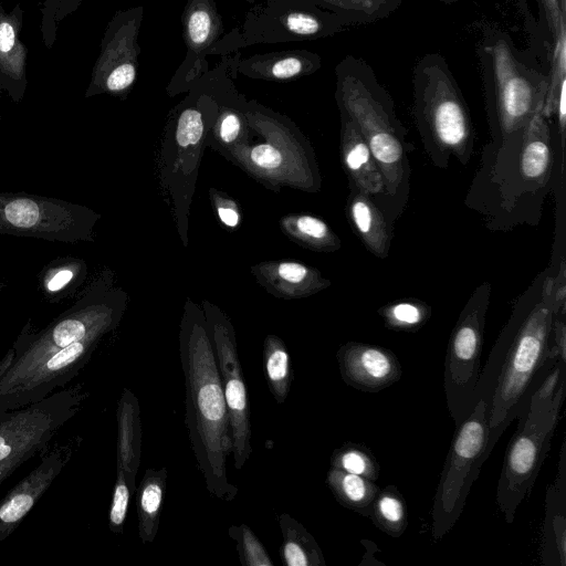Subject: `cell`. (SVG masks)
I'll list each match as a JSON object with an SVG mask.
<instances>
[{
	"instance_id": "1",
	"label": "cell",
	"mask_w": 566,
	"mask_h": 566,
	"mask_svg": "<svg viewBox=\"0 0 566 566\" xmlns=\"http://www.w3.org/2000/svg\"><path fill=\"white\" fill-rule=\"evenodd\" d=\"M563 255H554L518 297L480 370L476 400L490 407L486 458L512 420L526 413L532 394L558 360L549 355V343L557 313L554 280Z\"/></svg>"
},
{
	"instance_id": "2",
	"label": "cell",
	"mask_w": 566,
	"mask_h": 566,
	"mask_svg": "<svg viewBox=\"0 0 566 566\" xmlns=\"http://www.w3.org/2000/svg\"><path fill=\"white\" fill-rule=\"evenodd\" d=\"M551 120L536 114L522 129L483 146L464 198L491 231L539 223L547 195L565 186Z\"/></svg>"
},
{
	"instance_id": "3",
	"label": "cell",
	"mask_w": 566,
	"mask_h": 566,
	"mask_svg": "<svg viewBox=\"0 0 566 566\" xmlns=\"http://www.w3.org/2000/svg\"><path fill=\"white\" fill-rule=\"evenodd\" d=\"M179 339L191 449L208 492L217 499L232 501L238 489L227 474V459L232 450L229 415L205 318L188 314Z\"/></svg>"
},
{
	"instance_id": "4",
	"label": "cell",
	"mask_w": 566,
	"mask_h": 566,
	"mask_svg": "<svg viewBox=\"0 0 566 566\" xmlns=\"http://www.w3.org/2000/svg\"><path fill=\"white\" fill-rule=\"evenodd\" d=\"M336 76L339 109L356 124L371 150L384 180L378 205L394 223L405 210L410 192L407 129L395 112L390 94L366 61L346 56L336 67Z\"/></svg>"
},
{
	"instance_id": "5",
	"label": "cell",
	"mask_w": 566,
	"mask_h": 566,
	"mask_svg": "<svg viewBox=\"0 0 566 566\" xmlns=\"http://www.w3.org/2000/svg\"><path fill=\"white\" fill-rule=\"evenodd\" d=\"M413 116L423 149L431 163L448 168L451 158L467 165L474 147L468 105L444 57L422 55L412 75Z\"/></svg>"
},
{
	"instance_id": "6",
	"label": "cell",
	"mask_w": 566,
	"mask_h": 566,
	"mask_svg": "<svg viewBox=\"0 0 566 566\" xmlns=\"http://www.w3.org/2000/svg\"><path fill=\"white\" fill-rule=\"evenodd\" d=\"M478 56L491 140L501 142L542 112L547 74L527 63L511 38L496 29H486Z\"/></svg>"
},
{
	"instance_id": "7",
	"label": "cell",
	"mask_w": 566,
	"mask_h": 566,
	"mask_svg": "<svg viewBox=\"0 0 566 566\" xmlns=\"http://www.w3.org/2000/svg\"><path fill=\"white\" fill-rule=\"evenodd\" d=\"M566 378L562 379L552 400L530 402L518 423L504 457L496 486V503L509 524L516 510L531 493L551 448L565 399Z\"/></svg>"
},
{
	"instance_id": "8",
	"label": "cell",
	"mask_w": 566,
	"mask_h": 566,
	"mask_svg": "<svg viewBox=\"0 0 566 566\" xmlns=\"http://www.w3.org/2000/svg\"><path fill=\"white\" fill-rule=\"evenodd\" d=\"M489 405L479 399L472 412L455 427L431 511L432 536L442 539L455 525L478 479L489 442Z\"/></svg>"
},
{
	"instance_id": "9",
	"label": "cell",
	"mask_w": 566,
	"mask_h": 566,
	"mask_svg": "<svg viewBox=\"0 0 566 566\" xmlns=\"http://www.w3.org/2000/svg\"><path fill=\"white\" fill-rule=\"evenodd\" d=\"M85 399L83 386L76 384L24 407L0 410V485L31 458L46 452Z\"/></svg>"
},
{
	"instance_id": "10",
	"label": "cell",
	"mask_w": 566,
	"mask_h": 566,
	"mask_svg": "<svg viewBox=\"0 0 566 566\" xmlns=\"http://www.w3.org/2000/svg\"><path fill=\"white\" fill-rule=\"evenodd\" d=\"M119 316L114 303L88 292L44 328L34 331L28 323L12 345L14 358L0 378V392L57 350L95 332H111Z\"/></svg>"
},
{
	"instance_id": "11",
	"label": "cell",
	"mask_w": 566,
	"mask_h": 566,
	"mask_svg": "<svg viewBox=\"0 0 566 566\" xmlns=\"http://www.w3.org/2000/svg\"><path fill=\"white\" fill-rule=\"evenodd\" d=\"M491 284L476 286L450 334L443 369V389L458 427L474 409Z\"/></svg>"
},
{
	"instance_id": "12",
	"label": "cell",
	"mask_w": 566,
	"mask_h": 566,
	"mask_svg": "<svg viewBox=\"0 0 566 566\" xmlns=\"http://www.w3.org/2000/svg\"><path fill=\"white\" fill-rule=\"evenodd\" d=\"M96 214L65 200L0 192V234L77 243L91 239Z\"/></svg>"
},
{
	"instance_id": "13",
	"label": "cell",
	"mask_w": 566,
	"mask_h": 566,
	"mask_svg": "<svg viewBox=\"0 0 566 566\" xmlns=\"http://www.w3.org/2000/svg\"><path fill=\"white\" fill-rule=\"evenodd\" d=\"M206 323L229 415L234 468L241 470L252 453V431L235 334L230 322L216 308L207 310Z\"/></svg>"
},
{
	"instance_id": "14",
	"label": "cell",
	"mask_w": 566,
	"mask_h": 566,
	"mask_svg": "<svg viewBox=\"0 0 566 566\" xmlns=\"http://www.w3.org/2000/svg\"><path fill=\"white\" fill-rule=\"evenodd\" d=\"M140 20L142 8H135L116 12L108 22L85 97L102 93L119 94L133 85L138 67Z\"/></svg>"
},
{
	"instance_id": "15",
	"label": "cell",
	"mask_w": 566,
	"mask_h": 566,
	"mask_svg": "<svg viewBox=\"0 0 566 566\" xmlns=\"http://www.w3.org/2000/svg\"><path fill=\"white\" fill-rule=\"evenodd\" d=\"M81 438L72 437L55 444L39 464L0 501V543L23 522L36 502L48 491L56 476L77 450Z\"/></svg>"
},
{
	"instance_id": "16",
	"label": "cell",
	"mask_w": 566,
	"mask_h": 566,
	"mask_svg": "<svg viewBox=\"0 0 566 566\" xmlns=\"http://www.w3.org/2000/svg\"><path fill=\"white\" fill-rule=\"evenodd\" d=\"M343 381L364 392H378L398 380L402 367L392 350L374 344L348 342L336 353Z\"/></svg>"
},
{
	"instance_id": "17",
	"label": "cell",
	"mask_w": 566,
	"mask_h": 566,
	"mask_svg": "<svg viewBox=\"0 0 566 566\" xmlns=\"http://www.w3.org/2000/svg\"><path fill=\"white\" fill-rule=\"evenodd\" d=\"M22 25L21 3L7 11L0 2V91L14 103L22 101L28 87V48L21 40Z\"/></svg>"
},
{
	"instance_id": "18",
	"label": "cell",
	"mask_w": 566,
	"mask_h": 566,
	"mask_svg": "<svg viewBox=\"0 0 566 566\" xmlns=\"http://www.w3.org/2000/svg\"><path fill=\"white\" fill-rule=\"evenodd\" d=\"M541 562L545 566L566 565V441L560 447L555 480L547 486L542 530Z\"/></svg>"
},
{
	"instance_id": "19",
	"label": "cell",
	"mask_w": 566,
	"mask_h": 566,
	"mask_svg": "<svg viewBox=\"0 0 566 566\" xmlns=\"http://www.w3.org/2000/svg\"><path fill=\"white\" fill-rule=\"evenodd\" d=\"M342 115L340 153L350 189H357L378 203L384 195L381 171L356 124Z\"/></svg>"
},
{
	"instance_id": "20",
	"label": "cell",
	"mask_w": 566,
	"mask_h": 566,
	"mask_svg": "<svg viewBox=\"0 0 566 566\" xmlns=\"http://www.w3.org/2000/svg\"><path fill=\"white\" fill-rule=\"evenodd\" d=\"M142 453L140 408L137 397L123 389L117 405L116 482L136 491V475Z\"/></svg>"
},
{
	"instance_id": "21",
	"label": "cell",
	"mask_w": 566,
	"mask_h": 566,
	"mask_svg": "<svg viewBox=\"0 0 566 566\" xmlns=\"http://www.w3.org/2000/svg\"><path fill=\"white\" fill-rule=\"evenodd\" d=\"M346 213L353 231L365 248L376 258L386 259L391 245L394 223L376 200L357 189H350Z\"/></svg>"
},
{
	"instance_id": "22",
	"label": "cell",
	"mask_w": 566,
	"mask_h": 566,
	"mask_svg": "<svg viewBox=\"0 0 566 566\" xmlns=\"http://www.w3.org/2000/svg\"><path fill=\"white\" fill-rule=\"evenodd\" d=\"M167 485V470L147 469L136 493L138 535L144 544L156 538Z\"/></svg>"
},
{
	"instance_id": "23",
	"label": "cell",
	"mask_w": 566,
	"mask_h": 566,
	"mask_svg": "<svg viewBox=\"0 0 566 566\" xmlns=\"http://www.w3.org/2000/svg\"><path fill=\"white\" fill-rule=\"evenodd\" d=\"M326 484L342 506L366 517L380 490L375 481L334 467L327 472Z\"/></svg>"
},
{
	"instance_id": "24",
	"label": "cell",
	"mask_w": 566,
	"mask_h": 566,
	"mask_svg": "<svg viewBox=\"0 0 566 566\" xmlns=\"http://www.w3.org/2000/svg\"><path fill=\"white\" fill-rule=\"evenodd\" d=\"M277 522L283 538L281 556L286 566H325L317 542L298 521L281 513Z\"/></svg>"
},
{
	"instance_id": "25",
	"label": "cell",
	"mask_w": 566,
	"mask_h": 566,
	"mask_svg": "<svg viewBox=\"0 0 566 566\" xmlns=\"http://www.w3.org/2000/svg\"><path fill=\"white\" fill-rule=\"evenodd\" d=\"M373 524L387 535L398 538L408 526L406 501L399 489L387 485L377 493L368 516Z\"/></svg>"
},
{
	"instance_id": "26",
	"label": "cell",
	"mask_w": 566,
	"mask_h": 566,
	"mask_svg": "<svg viewBox=\"0 0 566 566\" xmlns=\"http://www.w3.org/2000/svg\"><path fill=\"white\" fill-rule=\"evenodd\" d=\"M185 39L189 50L200 52L218 35L219 18L210 0H191L184 14Z\"/></svg>"
},
{
	"instance_id": "27",
	"label": "cell",
	"mask_w": 566,
	"mask_h": 566,
	"mask_svg": "<svg viewBox=\"0 0 566 566\" xmlns=\"http://www.w3.org/2000/svg\"><path fill=\"white\" fill-rule=\"evenodd\" d=\"M263 364L270 391L277 403H283L290 392L293 374L286 346L277 336H266Z\"/></svg>"
},
{
	"instance_id": "28",
	"label": "cell",
	"mask_w": 566,
	"mask_h": 566,
	"mask_svg": "<svg viewBox=\"0 0 566 566\" xmlns=\"http://www.w3.org/2000/svg\"><path fill=\"white\" fill-rule=\"evenodd\" d=\"M345 24H367L387 18L401 0H319Z\"/></svg>"
},
{
	"instance_id": "29",
	"label": "cell",
	"mask_w": 566,
	"mask_h": 566,
	"mask_svg": "<svg viewBox=\"0 0 566 566\" xmlns=\"http://www.w3.org/2000/svg\"><path fill=\"white\" fill-rule=\"evenodd\" d=\"M378 314L387 328L415 333L429 321L431 307L418 298L408 297L387 303Z\"/></svg>"
},
{
	"instance_id": "30",
	"label": "cell",
	"mask_w": 566,
	"mask_h": 566,
	"mask_svg": "<svg viewBox=\"0 0 566 566\" xmlns=\"http://www.w3.org/2000/svg\"><path fill=\"white\" fill-rule=\"evenodd\" d=\"M331 467L371 481H376L380 474V464L371 450L356 442H346L335 449L331 455Z\"/></svg>"
},
{
	"instance_id": "31",
	"label": "cell",
	"mask_w": 566,
	"mask_h": 566,
	"mask_svg": "<svg viewBox=\"0 0 566 566\" xmlns=\"http://www.w3.org/2000/svg\"><path fill=\"white\" fill-rule=\"evenodd\" d=\"M274 276L292 295L301 296L326 289L329 282L315 270L297 262H281L274 268Z\"/></svg>"
},
{
	"instance_id": "32",
	"label": "cell",
	"mask_w": 566,
	"mask_h": 566,
	"mask_svg": "<svg viewBox=\"0 0 566 566\" xmlns=\"http://www.w3.org/2000/svg\"><path fill=\"white\" fill-rule=\"evenodd\" d=\"M291 228L294 237L315 250L333 252L340 248L338 237L319 218L296 216L292 218Z\"/></svg>"
},
{
	"instance_id": "33",
	"label": "cell",
	"mask_w": 566,
	"mask_h": 566,
	"mask_svg": "<svg viewBox=\"0 0 566 566\" xmlns=\"http://www.w3.org/2000/svg\"><path fill=\"white\" fill-rule=\"evenodd\" d=\"M547 92L542 114L552 119L560 88L566 85V29H563L551 46L547 74Z\"/></svg>"
},
{
	"instance_id": "34",
	"label": "cell",
	"mask_w": 566,
	"mask_h": 566,
	"mask_svg": "<svg viewBox=\"0 0 566 566\" xmlns=\"http://www.w3.org/2000/svg\"><path fill=\"white\" fill-rule=\"evenodd\" d=\"M83 0H39L41 12L40 31L43 44L52 49L56 42L57 28L61 21L75 12Z\"/></svg>"
},
{
	"instance_id": "35",
	"label": "cell",
	"mask_w": 566,
	"mask_h": 566,
	"mask_svg": "<svg viewBox=\"0 0 566 566\" xmlns=\"http://www.w3.org/2000/svg\"><path fill=\"white\" fill-rule=\"evenodd\" d=\"M228 534L235 542L241 565L273 566L266 549L247 524L230 526Z\"/></svg>"
},
{
	"instance_id": "36",
	"label": "cell",
	"mask_w": 566,
	"mask_h": 566,
	"mask_svg": "<svg viewBox=\"0 0 566 566\" xmlns=\"http://www.w3.org/2000/svg\"><path fill=\"white\" fill-rule=\"evenodd\" d=\"M318 66L317 56L313 55H282L265 61L258 71L265 77L274 80H290L302 74L311 73Z\"/></svg>"
},
{
	"instance_id": "37",
	"label": "cell",
	"mask_w": 566,
	"mask_h": 566,
	"mask_svg": "<svg viewBox=\"0 0 566 566\" xmlns=\"http://www.w3.org/2000/svg\"><path fill=\"white\" fill-rule=\"evenodd\" d=\"M203 122L201 114L193 109H185L177 123L176 139L182 147L196 145L202 137Z\"/></svg>"
},
{
	"instance_id": "38",
	"label": "cell",
	"mask_w": 566,
	"mask_h": 566,
	"mask_svg": "<svg viewBox=\"0 0 566 566\" xmlns=\"http://www.w3.org/2000/svg\"><path fill=\"white\" fill-rule=\"evenodd\" d=\"M281 21L291 33L301 36L318 35L328 29L324 20L307 12H291L283 15Z\"/></svg>"
},
{
	"instance_id": "39",
	"label": "cell",
	"mask_w": 566,
	"mask_h": 566,
	"mask_svg": "<svg viewBox=\"0 0 566 566\" xmlns=\"http://www.w3.org/2000/svg\"><path fill=\"white\" fill-rule=\"evenodd\" d=\"M547 24L552 44L563 29H566V14L562 11L559 0H536ZM551 44V46H552Z\"/></svg>"
},
{
	"instance_id": "40",
	"label": "cell",
	"mask_w": 566,
	"mask_h": 566,
	"mask_svg": "<svg viewBox=\"0 0 566 566\" xmlns=\"http://www.w3.org/2000/svg\"><path fill=\"white\" fill-rule=\"evenodd\" d=\"M252 163L265 170L277 169L283 163V156L279 149L269 144L256 145L251 149Z\"/></svg>"
},
{
	"instance_id": "41",
	"label": "cell",
	"mask_w": 566,
	"mask_h": 566,
	"mask_svg": "<svg viewBox=\"0 0 566 566\" xmlns=\"http://www.w3.org/2000/svg\"><path fill=\"white\" fill-rule=\"evenodd\" d=\"M241 129L240 118L233 113H227L221 117L219 134L224 143H232Z\"/></svg>"
},
{
	"instance_id": "42",
	"label": "cell",
	"mask_w": 566,
	"mask_h": 566,
	"mask_svg": "<svg viewBox=\"0 0 566 566\" xmlns=\"http://www.w3.org/2000/svg\"><path fill=\"white\" fill-rule=\"evenodd\" d=\"M73 279V272L70 269H63L56 272L48 282L46 287L50 292H56L64 287Z\"/></svg>"
},
{
	"instance_id": "43",
	"label": "cell",
	"mask_w": 566,
	"mask_h": 566,
	"mask_svg": "<svg viewBox=\"0 0 566 566\" xmlns=\"http://www.w3.org/2000/svg\"><path fill=\"white\" fill-rule=\"evenodd\" d=\"M218 216L226 226L231 228L237 227L240 221L238 211L228 206H220L218 208Z\"/></svg>"
},
{
	"instance_id": "44",
	"label": "cell",
	"mask_w": 566,
	"mask_h": 566,
	"mask_svg": "<svg viewBox=\"0 0 566 566\" xmlns=\"http://www.w3.org/2000/svg\"><path fill=\"white\" fill-rule=\"evenodd\" d=\"M14 358V349L11 347L0 359V378L8 370Z\"/></svg>"
},
{
	"instance_id": "45",
	"label": "cell",
	"mask_w": 566,
	"mask_h": 566,
	"mask_svg": "<svg viewBox=\"0 0 566 566\" xmlns=\"http://www.w3.org/2000/svg\"><path fill=\"white\" fill-rule=\"evenodd\" d=\"M562 11L566 14V0H559Z\"/></svg>"
},
{
	"instance_id": "46",
	"label": "cell",
	"mask_w": 566,
	"mask_h": 566,
	"mask_svg": "<svg viewBox=\"0 0 566 566\" xmlns=\"http://www.w3.org/2000/svg\"><path fill=\"white\" fill-rule=\"evenodd\" d=\"M7 284L6 282H0V296H1V293L3 292V290L6 289Z\"/></svg>"
},
{
	"instance_id": "47",
	"label": "cell",
	"mask_w": 566,
	"mask_h": 566,
	"mask_svg": "<svg viewBox=\"0 0 566 566\" xmlns=\"http://www.w3.org/2000/svg\"><path fill=\"white\" fill-rule=\"evenodd\" d=\"M440 1L443 3H447V4H451V3L458 2L459 0H440Z\"/></svg>"
},
{
	"instance_id": "48",
	"label": "cell",
	"mask_w": 566,
	"mask_h": 566,
	"mask_svg": "<svg viewBox=\"0 0 566 566\" xmlns=\"http://www.w3.org/2000/svg\"><path fill=\"white\" fill-rule=\"evenodd\" d=\"M0 122H1V112H0Z\"/></svg>"
}]
</instances>
